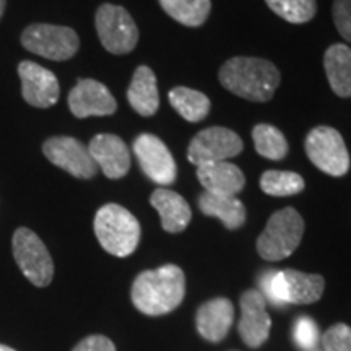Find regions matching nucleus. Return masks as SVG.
Segmentation results:
<instances>
[{"label":"nucleus","mask_w":351,"mask_h":351,"mask_svg":"<svg viewBox=\"0 0 351 351\" xmlns=\"http://www.w3.org/2000/svg\"><path fill=\"white\" fill-rule=\"evenodd\" d=\"M186 296V276L178 265L168 263L142 271L132 285V302L142 314L165 315L181 304Z\"/></svg>","instance_id":"1"},{"label":"nucleus","mask_w":351,"mask_h":351,"mask_svg":"<svg viewBox=\"0 0 351 351\" xmlns=\"http://www.w3.org/2000/svg\"><path fill=\"white\" fill-rule=\"evenodd\" d=\"M219 83L244 99L269 101L280 85V72L270 60L232 57L219 69Z\"/></svg>","instance_id":"2"},{"label":"nucleus","mask_w":351,"mask_h":351,"mask_svg":"<svg viewBox=\"0 0 351 351\" xmlns=\"http://www.w3.org/2000/svg\"><path fill=\"white\" fill-rule=\"evenodd\" d=\"M95 234L104 251L116 257H127L137 249L142 230L138 219L129 210L108 204L96 213Z\"/></svg>","instance_id":"3"},{"label":"nucleus","mask_w":351,"mask_h":351,"mask_svg":"<svg viewBox=\"0 0 351 351\" xmlns=\"http://www.w3.org/2000/svg\"><path fill=\"white\" fill-rule=\"evenodd\" d=\"M304 234V221L295 208L288 207L271 215L265 230L257 239L258 256L269 262L291 256Z\"/></svg>","instance_id":"4"},{"label":"nucleus","mask_w":351,"mask_h":351,"mask_svg":"<svg viewBox=\"0 0 351 351\" xmlns=\"http://www.w3.org/2000/svg\"><path fill=\"white\" fill-rule=\"evenodd\" d=\"M13 257L21 274L32 282L34 287H47L54 278V262L47 247L39 239L36 232L28 228H19L12 239Z\"/></svg>","instance_id":"5"},{"label":"nucleus","mask_w":351,"mask_h":351,"mask_svg":"<svg viewBox=\"0 0 351 351\" xmlns=\"http://www.w3.org/2000/svg\"><path fill=\"white\" fill-rule=\"evenodd\" d=\"M96 32L108 52L116 56L129 54L138 43V28L124 7L104 3L96 12Z\"/></svg>","instance_id":"6"},{"label":"nucleus","mask_w":351,"mask_h":351,"mask_svg":"<svg viewBox=\"0 0 351 351\" xmlns=\"http://www.w3.org/2000/svg\"><path fill=\"white\" fill-rule=\"evenodd\" d=\"M21 44L33 54L49 60H69L80 47L78 34L69 26L47 23L29 25L21 34Z\"/></svg>","instance_id":"7"},{"label":"nucleus","mask_w":351,"mask_h":351,"mask_svg":"<svg viewBox=\"0 0 351 351\" xmlns=\"http://www.w3.org/2000/svg\"><path fill=\"white\" fill-rule=\"evenodd\" d=\"M307 158L320 171L333 178H341L350 169V155L343 137L332 127L320 125L306 137Z\"/></svg>","instance_id":"8"},{"label":"nucleus","mask_w":351,"mask_h":351,"mask_svg":"<svg viewBox=\"0 0 351 351\" xmlns=\"http://www.w3.org/2000/svg\"><path fill=\"white\" fill-rule=\"evenodd\" d=\"M243 148V140L236 132L225 129V127H210V129L199 132L192 138L187 155L192 165L200 166L238 156Z\"/></svg>","instance_id":"9"},{"label":"nucleus","mask_w":351,"mask_h":351,"mask_svg":"<svg viewBox=\"0 0 351 351\" xmlns=\"http://www.w3.org/2000/svg\"><path fill=\"white\" fill-rule=\"evenodd\" d=\"M134 153L140 168L158 186H171L176 181V161L168 147L156 135L142 134L135 138Z\"/></svg>","instance_id":"10"},{"label":"nucleus","mask_w":351,"mask_h":351,"mask_svg":"<svg viewBox=\"0 0 351 351\" xmlns=\"http://www.w3.org/2000/svg\"><path fill=\"white\" fill-rule=\"evenodd\" d=\"M43 152L52 165L75 178L91 179L98 173V166L88 148L77 138L52 137L44 142Z\"/></svg>","instance_id":"11"},{"label":"nucleus","mask_w":351,"mask_h":351,"mask_svg":"<svg viewBox=\"0 0 351 351\" xmlns=\"http://www.w3.org/2000/svg\"><path fill=\"white\" fill-rule=\"evenodd\" d=\"M19 75L21 80V95L28 104L46 109L54 106L59 101V82L51 70L29 60H23L19 65Z\"/></svg>","instance_id":"12"},{"label":"nucleus","mask_w":351,"mask_h":351,"mask_svg":"<svg viewBox=\"0 0 351 351\" xmlns=\"http://www.w3.org/2000/svg\"><path fill=\"white\" fill-rule=\"evenodd\" d=\"M69 108L78 119H85L91 116H111L116 112L117 103L108 86L93 78H83L69 93Z\"/></svg>","instance_id":"13"},{"label":"nucleus","mask_w":351,"mask_h":351,"mask_svg":"<svg viewBox=\"0 0 351 351\" xmlns=\"http://www.w3.org/2000/svg\"><path fill=\"white\" fill-rule=\"evenodd\" d=\"M271 320L267 313V302L258 289H249L241 296L239 335L251 348H258L270 335Z\"/></svg>","instance_id":"14"},{"label":"nucleus","mask_w":351,"mask_h":351,"mask_svg":"<svg viewBox=\"0 0 351 351\" xmlns=\"http://www.w3.org/2000/svg\"><path fill=\"white\" fill-rule=\"evenodd\" d=\"M91 158L104 176L109 179H121L130 169V152L124 140L112 134H99L88 147Z\"/></svg>","instance_id":"15"},{"label":"nucleus","mask_w":351,"mask_h":351,"mask_svg":"<svg viewBox=\"0 0 351 351\" xmlns=\"http://www.w3.org/2000/svg\"><path fill=\"white\" fill-rule=\"evenodd\" d=\"M232 322H234V306L228 298H215L204 302L195 315L197 332L213 343L225 339Z\"/></svg>","instance_id":"16"},{"label":"nucleus","mask_w":351,"mask_h":351,"mask_svg":"<svg viewBox=\"0 0 351 351\" xmlns=\"http://www.w3.org/2000/svg\"><path fill=\"white\" fill-rule=\"evenodd\" d=\"M197 178L205 191L219 195H238L245 184L243 171L228 161L197 166Z\"/></svg>","instance_id":"17"},{"label":"nucleus","mask_w":351,"mask_h":351,"mask_svg":"<svg viewBox=\"0 0 351 351\" xmlns=\"http://www.w3.org/2000/svg\"><path fill=\"white\" fill-rule=\"evenodd\" d=\"M150 204L160 213L161 226L166 232H181L191 223V207L178 192L169 189H158L152 194Z\"/></svg>","instance_id":"18"},{"label":"nucleus","mask_w":351,"mask_h":351,"mask_svg":"<svg viewBox=\"0 0 351 351\" xmlns=\"http://www.w3.org/2000/svg\"><path fill=\"white\" fill-rule=\"evenodd\" d=\"M127 99H129L134 111L143 117H150L158 111L160 93H158L156 77L150 67L140 65L135 70L129 91H127Z\"/></svg>","instance_id":"19"},{"label":"nucleus","mask_w":351,"mask_h":351,"mask_svg":"<svg viewBox=\"0 0 351 351\" xmlns=\"http://www.w3.org/2000/svg\"><path fill=\"white\" fill-rule=\"evenodd\" d=\"M200 212L218 218L228 230H239L245 223V207L238 195H219L205 191L199 197Z\"/></svg>","instance_id":"20"},{"label":"nucleus","mask_w":351,"mask_h":351,"mask_svg":"<svg viewBox=\"0 0 351 351\" xmlns=\"http://www.w3.org/2000/svg\"><path fill=\"white\" fill-rule=\"evenodd\" d=\"M327 80L333 93L340 98L351 96V47L345 44H333L324 56Z\"/></svg>","instance_id":"21"},{"label":"nucleus","mask_w":351,"mask_h":351,"mask_svg":"<svg viewBox=\"0 0 351 351\" xmlns=\"http://www.w3.org/2000/svg\"><path fill=\"white\" fill-rule=\"evenodd\" d=\"M283 278L288 304H313L320 300L326 288L324 276L304 274L300 270H283Z\"/></svg>","instance_id":"22"},{"label":"nucleus","mask_w":351,"mask_h":351,"mask_svg":"<svg viewBox=\"0 0 351 351\" xmlns=\"http://www.w3.org/2000/svg\"><path fill=\"white\" fill-rule=\"evenodd\" d=\"M169 103L189 122L204 121L210 112V99L207 95L186 86L174 88L169 93Z\"/></svg>","instance_id":"23"},{"label":"nucleus","mask_w":351,"mask_h":351,"mask_svg":"<svg viewBox=\"0 0 351 351\" xmlns=\"http://www.w3.org/2000/svg\"><path fill=\"white\" fill-rule=\"evenodd\" d=\"M160 5L171 19L191 28L204 25L212 10L210 0H160Z\"/></svg>","instance_id":"24"},{"label":"nucleus","mask_w":351,"mask_h":351,"mask_svg":"<svg viewBox=\"0 0 351 351\" xmlns=\"http://www.w3.org/2000/svg\"><path fill=\"white\" fill-rule=\"evenodd\" d=\"M254 145L261 156L267 160L280 161L288 155V142L276 127L270 124H258L252 130Z\"/></svg>","instance_id":"25"},{"label":"nucleus","mask_w":351,"mask_h":351,"mask_svg":"<svg viewBox=\"0 0 351 351\" xmlns=\"http://www.w3.org/2000/svg\"><path fill=\"white\" fill-rule=\"evenodd\" d=\"M261 189L271 197L296 195L304 189V179L291 171H265L261 178Z\"/></svg>","instance_id":"26"},{"label":"nucleus","mask_w":351,"mask_h":351,"mask_svg":"<svg viewBox=\"0 0 351 351\" xmlns=\"http://www.w3.org/2000/svg\"><path fill=\"white\" fill-rule=\"evenodd\" d=\"M271 12L282 16L289 23H307L315 16L317 3L315 0H265Z\"/></svg>","instance_id":"27"},{"label":"nucleus","mask_w":351,"mask_h":351,"mask_svg":"<svg viewBox=\"0 0 351 351\" xmlns=\"http://www.w3.org/2000/svg\"><path fill=\"white\" fill-rule=\"evenodd\" d=\"M258 293L265 302L275 307H285L287 301V287H285L283 270H265L258 276Z\"/></svg>","instance_id":"28"},{"label":"nucleus","mask_w":351,"mask_h":351,"mask_svg":"<svg viewBox=\"0 0 351 351\" xmlns=\"http://www.w3.org/2000/svg\"><path fill=\"white\" fill-rule=\"evenodd\" d=\"M319 327L313 319L302 315L298 317L295 326H293V340L295 343L304 351H313L319 343Z\"/></svg>","instance_id":"29"},{"label":"nucleus","mask_w":351,"mask_h":351,"mask_svg":"<svg viewBox=\"0 0 351 351\" xmlns=\"http://www.w3.org/2000/svg\"><path fill=\"white\" fill-rule=\"evenodd\" d=\"M324 351H351V327L335 324L322 335Z\"/></svg>","instance_id":"30"},{"label":"nucleus","mask_w":351,"mask_h":351,"mask_svg":"<svg viewBox=\"0 0 351 351\" xmlns=\"http://www.w3.org/2000/svg\"><path fill=\"white\" fill-rule=\"evenodd\" d=\"M333 21L345 41L351 43V0L333 2Z\"/></svg>","instance_id":"31"},{"label":"nucleus","mask_w":351,"mask_h":351,"mask_svg":"<svg viewBox=\"0 0 351 351\" xmlns=\"http://www.w3.org/2000/svg\"><path fill=\"white\" fill-rule=\"evenodd\" d=\"M72 351H116V346L108 337L90 335L85 340H82Z\"/></svg>","instance_id":"32"},{"label":"nucleus","mask_w":351,"mask_h":351,"mask_svg":"<svg viewBox=\"0 0 351 351\" xmlns=\"http://www.w3.org/2000/svg\"><path fill=\"white\" fill-rule=\"evenodd\" d=\"M5 5H7V0H0V19H2L3 12H5Z\"/></svg>","instance_id":"33"},{"label":"nucleus","mask_w":351,"mask_h":351,"mask_svg":"<svg viewBox=\"0 0 351 351\" xmlns=\"http://www.w3.org/2000/svg\"><path fill=\"white\" fill-rule=\"evenodd\" d=\"M0 351H15L10 346H5V345H0Z\"/></svg>","instance_id":"34"}]
</instances>
